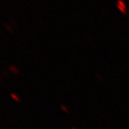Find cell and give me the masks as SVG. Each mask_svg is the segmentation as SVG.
Wrapping results in <instances>:
<instances>
[{"mask_svg":"<svg viewBox=\"0 0 129 129\" xmlns=\"http://www.w3.org/2000/svg\"><path fill=\"white\" fill-rule=\"evenodd\" d=\"M8 69H9V71L12 74L14 75H18L20 73V70H19V68L16 65H10L8 67Z\"/></svg>","mask_w":129,"mask_h":129,"instance_id":"6da1fadb","label":"cell"},{"mask_svg":"<svg viewBox=\"0 0 129 129\" xmlns=\"http://www.w3.org/2000/svg\"><path fill=\"white\" fill-rule=\"evenodd\" d=\"M117 6H118L119 10H120L122 14H125V5L121 0H119V1L117 2Z\"/></svg>","mask_w":129,"mask_h":129,"instance_id":"7a4b0ae2","label":"cell"},{"mask_svg":"<svg viewBox=\"0 0 129 129\" xmlns=\"http://www.w3.org/2000/svg\"><path fill=\"white\" fill-rule=\"evenodd\" d=\"M10 96H11V98L14 100V102H21V100H20V98L18 97V95H17V94L11 93V94H10Z\"/></svg>","mask_w":129,"mask_h":129,"instance_id":"3957f363","label":"cell"},{"mask_svg":"<svg viewBox=\"0 0 129 129\" xmlns=\"http://www.w3.org/2000/svg\"><path fill=\"white\" fill-rule=\"evenodd\" d=\"M60 108H61V109H62L63 111H65V112H69L68 108H67V107H66L65 105H61V106H60Z\"/></svg>","mask_w":129,"mask_h":129,"instance_id":"277c9868","label":"cell"}]
</instances>
